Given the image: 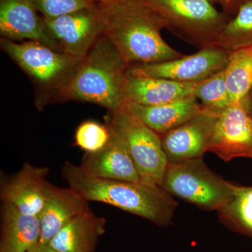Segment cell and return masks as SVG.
<instances>
[{
  "label": "cell",
  "instance_id": "1",
  "mask_svg": "<svg viewBox=\"0 0 252 252\" xmlns=\"http://www.w3.org/2000/svg\"><path fill=\"white\" fill-rule=\"evenodd\" d=\"M104 34L129 67L166 62L184 56L164 40L163 17L146 0H117L98 4Z\"/></svg>",
  "mask_w": 252,
  "mask_h": 252
},
{
  "label": "cell",
  "instance_id": "2",
  "mask_svg": "<svg viewBox=\"0 0 252 252\" xmlns=\"http://www.w3.org/2000/svg\"><path fill=\"white\" fill-rule=\"evenodd\" d=\"M62 174L69 187L89 202L112 205L158 226L172 224L178 203L161 187L101 178L69 162L64 163Z\"/></svg>",
  "mask_w": 252,
  "mask_h": 252
},
{
  "label": "cell",
  "instance_id": "3",
  "mask_svg": "<svg viewBox=\"0 0 252 252\" xmlns=\"http://www.w3.org/2000/svg\"><path fill=\"white\" fill-rule=\"evenodd\" d=\"M128 68L104 33L81 61L63 101L90 102L109 112L124 109V84Z\"/></svg>",
  "mask_w": 252,
  "mask_h": 252
},
{
  "label": "cell",
  "instance_id": "4",
  "mask_svg": "<svg viewBox=\"0 0 252 252\" xmlns=\"http://www.w3.org/2000/svg\"><path fill=\"white\" fill-rule=\"evenodd\" d=\"M1 48L31 78L37 94V106L63 101L81 60L34 41L1 39Z\"/></svg>",
  "mask_w": 252,
  "mask_h": 252
},
{
  "label": "cell",
  "instance_id": "5",
  "mask_svg": "<svg viewBox=\"0 0 252 252\" xmlns=\"http://www.w3.org/2000/svg\"><path fill=\"white\" fill-rule=\"evenodd\" d=\"M146 1L163 17L167 29L199 49L219 46L220 32L232 18L210 0Z\"/></svg>",
  "mask_w": 252,
  "mask_h": 252
},
{
  "label": "cell",
  "instance_id": "6",
  "mask_svg": "<svg viewBox=\"0 0 252 252\" xmlns=\"http://www.w3.org/2000/svg\"><path fill=\"white\" fill-rule=\"evenodd\" d=\"M232 183L210 170L203 158L169 163L161 187L187 203L208 211H218L233 197Z\"/></svg>",
  "mask_w": 252,
  "mask_h": 252
},
{
  "label": "cell",
  "instance_id": "7",
  "mask_svg": "<svg viewBox=\"0 0 252 252\" xmlns=\"http://www.w3.org/2000/svg\"><path fill=\"white\" fill-rule=\"evenodd\" d=\"M106 119V124L125 143L141 182L161 187L169 162L162 148L160 136L131 114L126 107L109 112Z\"/></svg>",
  "mask_w": 252,
  "mask_h": 252
},
{
  "label": "cell",
  "instance_id": "8",
  "mask_svg": "<svg viewBox=\"0 0 252 252\" xmlns=\"http://www.w3.org/2000/svg\"><path fill=\"white\" fill-rule=\"evenodd\" d=\"M47 34L59 51L82 61L104 33L98 4L55 18L42 17Z\"/></svg>",
  "mask_w": 252,
  "mask_h": 252
},
{
  "label": "cell",
  "instance_id": "9",
  "mask_svg": "<svg viewBox=\"0 0 252 252\" xmlns=\"http://www.w3.org/2000/svg\"><path fill=\"white\" fill-rule=\"evenodd\" d=\"M223 112V111H222ZM222 112L204 107L182 125L160 135L169 163L203 158L209 152Z\"/></svg>",
  "mask_w": 252,
  "mask_h": 252
},
{
  "label": "cell",
  "instance_id": "10",
  "mask_svg": "<svg viewBox=\"0 0 252 252\" xmlns=\"http://www.w3.org/2000/svg\"><path fill=\"white\" fill-rule=\"evenodd\" d=\"M231 51L223 48H205L195 54L166 62L133 66L151 77L162 78L182 83L205 80L228 66Z\"/></svg>",
  "mask_w": 252,
  "mask_h": 252
},
{
  "label": "cell",
  "instance_id": "11",
  "mask_svg": "<svg viewBox=\"0 0 252 252\" xmlns=\"http://www.w3.org/2000/svg\"><path fill=\"white\" fill-rule=\"evenodd\" d=\"M209 152L225 162L252 158V119L246 98L233 102L220 114Z\"/></svg>",
  "mask_w": 252,
  "mask_h": 252
},
{
  "label": "cell",
  "instance_id": "12",
  "mask_svg": "<svg viewBox=\"0 0 252 252\" xmlns=\"http://www.w3.org/2000/svg\"><path fill=\"white\" fill-rule=\"evenodd\" d=\"M48 167L25 163L20 171L1 184L3 203L14 205L25 215L39 217L46 199L49 182Z\"/></svg>",
  "mask_w": 252,
  "mask_h": 252
},
{
  "label": "cell",
  "instance_id": "13",
  "mask_svg": "<svg viewBox=\"0 0 252 252\" xmlns=\"http://www.w3.org/2000/svg\"><path fill=\"white\" fill-rule=\"evenodd\" d=\"M33 0H0V34L14 41H34L59 50L46 32Z\"/></svg>",
  "mask_w": 252,
  "mask_h": 252
},
{
  "label": "cell",
  "instance_id": "14",
  "mask_svg": "<svg viewBox=\"0 0 252 252\" xmlns=\"http://www.w3.org/2000/svg\"><path fill=\"white\" fill-rule=\"evenodd\" d=\"M195 83H182L151 77L137 67L127 69L124 84L126 104L157 105L193 94Z\"/></svg>",
  "mask_w": 252,
  "mask_h": 252
},
{
  "label": "cell",
  "instance_id": "15",
  "mask_svg": "<svg viewBox=\"0 0 252 252\" xmlns=\"http://www.w3.org/2000/svg\"><path fill=\"white\" fill-rule=\"evenodd\" d=\"M90 210L89 201L74 189L61 188L49 184L45 204L39 215L41 233L39 244L47 245L68 222Z\"/></svg>",
  "mask_w": 252,
  "mask_h": 252
},
{
  "label": "cell",
  "instance_id": "16",
  "mask_svg": "<svg viewBox=\"0 0 252 252\" xmlns=\"http://www.w3.org/2000/svg\"><path fill=\"white\" fill-rule=\"evenodd\" d=\"M112 132L107 146L96 153L86 154L81 165L101 178L140 182V175L125 143L116 132Z\"/></svg>",
  "mask_w": 252,
  "mask_h": 252
},
{
  "label": "cell",
  "instance_id": "17",
  "mask_svg": "<svg viewBox=\"0 0 252 252\" xmlns=\"http://www.w3.org/2000/svg\"><path fill=\"white\" fill-rule=\"evenodd\" d=\"M126 108L160 136L191 119L201 110L203 105L192 94L157 105L126 104Z\"/></svg>",
  "mask_w": 252,
  "mask_h": 252
},
{
  "label": "cell",
  "instance_id": "18",
  "mask_svg": "<svg viewBox=\"0 0 252 252\" xmlns=\"http://www.w3.org/2000/svg\"><path fill=\"white\" fill-rule=\"evenodd\" d=\"M105 227V219L90 210L68 222L48 245L62 252H95Z\"/></svg>",
  "mask_w": 252,
  "mask_h": 252
},
{
  "label": "cell",
  "instance_id": "19",
  "mask_svg": "<svg viewBox=\"0 0 252 252\" xmlns=\"http://www.w3.org/2000/svg\"><path fill=\"white\" fill-rule=\"evenodd\" d=\"M40 233L39 217L25 215L11 204L4 203L0 252H27L39 243Z\"/></svg>",
  "mask_w": 252,
  "mask_h": 252
},
{
  "label": "cell",
  "instance_id": "20",
  "mask_svg": "<svg viewBox=\"0 0 252 252\" xmlns=\"http://www.w3.org/2000/svg\"><path fill=\"white\" fill-rule=\"evenodd\" d=\"M233 197L218 210L219 218L228 229L252 240V186L232 183Z\"/></svg>",
  "mask_w": 252,
  "mask_h": 252
},
{
  "label": "cell",
  "instance_id": "21",
  "mask_svg": "<svg viewBox=\"0 0 252 252\" xmlns=\"http://www.w3.org/2000/svg\"><path fill=\"white\" fill-rule=\"evenodd\" d=\"M225 77L232 102L246 98L252 86V45L232 51Z\"/></svg>",
  "mask_w": 252,
  "mask_h": 252
},
{
  "label": "cell",
  "instance_id": "22",
  "mask_svg": "<svg viewBox=\"0 0 252 252\" xmlns=\"http://www.w3.org/2000/svg\"><path fill=\"white\" fill-rule=\"evenodd\" d=\"M252 45V0L244 3L220 32L218 46L227 51Z\"/></svg>",
  "mask_w": 252,
  "mask_h": 252
},
{
  "label": "cell",
  "instance_id": "23",
  "mask_svg": "<svg viewBox=\"0 0 252 252\" xmlns=\"http://www.w3.org/2000/svg\"><path fill=\"white\" fill-rule=\"evenodd\" d=\"M193 95L204 107L222 111L233 103L226 84L225 69L195 83Z\"/></svg>",
  "mask_w": 252,
  "mask_h": 252
},
{
  "label": "cell",
  "instance_id": "24",
  "mask_svg": "<svg viewBox=\"0 0 252 252\" xmlns=\"http://www.w3.org/2000/svg\"><path fill=\"white\" fill-rule=\"evenodd\" d=\"M112 132L107 124L86 121L78 126L74 135V144L86 154L102 150L112 137Z\"/></svg>",
  "mask_w": 252,
  "mask_h": 252
},
{
  "label": "cell",
  "instance_id": "25",
  "mask_svg": "<svg viewBox=\"0 0 252 252\" xmlns=\"http://www.w3.org/2000/svg\"><path fill=\"white\" fill-rule=\"evenodd\" d=\"M38 12L44 18H55L95 6L94 0H33Z\"/></svg>",
  "mask_w": 252,
  "mask_h": 252
},
{
  "label": "cell",
  "instance_id": "26",
  "mask_svg": "<svg viewBox=\"0 0 252 252\" xmlns=\"http://www.w3.org/2000/svg\"><path fill=\"white\" fill-rule=\"evenodd\" d=\"M248 0H217V4L222 7V11L230 16H235L240 6Z\"/></svg>",
  "mask_w": 252,
  "mask_h": 252
},
{
  "label": "cell",
  "instance_id": "27",
  "mask_svg": "<svg viewBox=\"0 0 252 252\" xmlns=\"http://www.w3.org/2000/svg\"><path fill=\"white\" fill-rule=\"evenodd\" d=\"M30 252H62L56 250V249L51 248L49 245H40V244H36L33 248L29 250Z\"/></svg>",
  "mask_w": 252,
  "mask_h": 252
},
{
  "label": "cell",
  "instance_id": "28",
  "mask_svg": "<svg viewBox=\"0 0 252 252\" xmlns=\"http://www.w3.org/2000/svg\"><path fill=\"white\" fill-rule=\"evenodd\" d=\"M247 103H248V108L249 114H250V117L252 119V86L249 91L248 94L246 97Z\"/></svg>",
  "mask_w": 252,
  "mask_h": 252
},
{
  "label": "cell",
  "instance_id": "29",
  "mask_svg": "<svg viewBox=\"0 0 252 252\" xmlns=\"http://www.w3.org/2000/svg\"><path fill=\"white\" fill-rule=\"evenodd\" d=\"M94 1L98 4H107L114 2V1H117V0H94Z\"/></svg>",
  "mask_w": 252,
  "mask_h": 252
},
{
  "label": "cell",
  "instance_id": "30",
  "mask_svg": "<svg viewBox=\"0 0 252 252\" xmlns=\"http://www.w3.org/2000/svg\"><path fill=\"white\" fill-rule=\"evenodd\" d=\"M212 3H213L214 4H217V0H210Z\"/></svg>",
  "mask_w": 252,
  "mask_h": 252
},
{
  "label": "cell",
  "instance_id": "31",
  "mask_svg": "<svg viewBox=\"0 0 252 252\" xmlns=\"http://www.w3.org/2000/svg\"></svg>",
  "mask_w": 252,
  "mask_h": 252
}]
</instances>
